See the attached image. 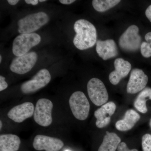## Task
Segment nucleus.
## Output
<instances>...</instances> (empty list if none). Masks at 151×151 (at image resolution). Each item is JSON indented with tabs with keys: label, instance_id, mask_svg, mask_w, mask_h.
Wrapping results in <instances>:
<instances>
[{
	"label": "nucleus",
	"instance_id": "nucleus-4",
	"mask_svg": "<svg viewBox=\"0 0 151 151\" xmlns=\"http://www.w3.org/2000/svg\"><path fill=\"white\" fill-rule=\"evenodd\" d=\"M69 104L73 116L78 120L84 121L88 118L90 104L83 92L77 91L71 94Z\"/></svg>",
	"mask_w": 151,
	"mask_h": 151
},
{
	"label": "nucleus",
	"instance_id": "nucleus-3",
	"mask_svg": "<svg viewBox=\"0 0 151 151\" xmlns=\"http://www.w3.org/2000/svg\"><path fill=\"white\" fill-rule=\"evenodd\" d=\"M41 40L40 35L35 33L20 35L13 42V53L17 57L24 55L31 48L39 44Z\"/></svg>",
	"mask_w": 151,
	"mask_h": 151
},
{
	"label": "nucleus",
	"instance_id": "nucleus-33",
	"mask_svg": "<svg viewBox=\"0 0 151 151\" xmlns=\"http://www.w3.org/2000/svg\"><path fill=\"white\" fill-rule=\"evenodd\" d=\"M66 151H69V150H66Z\"/></svg>",
	"mask_w": 151,
	"mask_h": 151
},
{
	"label": "nucleus",
	"instance_id": "nucleus-30",
	"mask_svg": "<svg viewBox=\"0 0 151 151\" xmlns=\"http://www.w3.org/2000/svg\"><path fill=\"white\" fill-rule=\"evenodd\" d=\"M39 1L40 2H43L46 1V0H40Z\"/></svg>",
	"mask_w": 151,
	"mask_h": 151
},
{
	"label": "nucleus",
	"instance_id": "nucleus-2",
	"mask_svg": "<svg viewBox=\"0 0 151 151\" xmlns=\"http://www.w3.org/2000/svg\"><path fill=\"white\" fill-rule=\"evenodd\" d=\"M49 17L44 12L28 15L18 22V31L21 34L33 33L46 24Z\"/></svg>",
	"mask_w": 151,
	"mask_h": 151
},
{
	"label": "nucleus",
	"instance_id": "nucleus-25",
	"mask_svg": "<svg viewBox=\"0 0 151 151\" xmlns=\"http://www.w3.org/2000/svg\"><path fill=\"white\" fill-rule=\"evenodd\" d=\"M145 15L149 21L151 22V5L149 6L145 12Z\"/></svg>",
	"mask_w": 151,
	"mask_h": 151
},
{
	"label": "nucleus",
	"instance_id": "nucleus-32",
	"mask_svg": "<svg viewBox=\"0 0 151 151\" xmlns=\"http://www.w3.org/2000/svg\"><path fill=\"white\" fill-rule=\"evenodd\" d=\"M150 128L151 129V119H150Z\"/></svg>",
	"mask_w": 151,
	"mask_h": 151
},
{
	"label": "nucleus",
	"instance_id": "nucleus-10",
	"mask_svg": "<svg viewBox=\"0 0 151 151\" xmlns=\"http://www.w3.org/2000/svg\"><path fill=\"white\" fill-rule=\"evenodd\" d=\"M63 146L60 139L43 135L36 136L33 142V147L37 151H59Z\"/></svg>",
	"mask_w": 151,
	"mask_h": 151
},
{
	"label": "nucleus",
	"instance_id": "nucleus-31",
	"mask_svg": "<svg viewBox=\"0 0 151 151\" xmlns=\"http://www.w3.org/2000/svg\"><path fill=\"white\" fill-rule=\"evenodd\" d=\"M2 58L1 55V56H0V63H1Z\"/></svg>",
	"mask_w": 151,
	"mask_h": 151
},
{
	"label": "nucleus",
	"instance_id": "nucleus-17",
	"mask_svg": "<svg viewBox=\"0 0 151 151\" xmlns=\"http://www.w3.org/2000/svg\"><path fill=\"white\" fill-rule=\"evenodd\" d=\"M21 140L18 136L12 134L0 136V150L3 151H17L19 148Z\"/></svg>",
	"mask_w": 151,
	"mask_h": 151
},
{
	"label": "nucleus",
	"instance_id": "nucleus-11",
	"mask_svg": "<svg viewBox=\"0 0 151 151\" xmlns=\"http://www.w3.org/2000/svg\"><path fill=\"white\" fill-rule=\"evenodd\" d=\"M148 78L142 69L134 68L132 70L127 85V92L134 94L142 91L147 84Z\"/></svg>",
	"mask_w": 151,
	"mask_h": 151
},
{
	"label": "nucleus",
	"instance_id": "nucleus-6",
	"mask_svg": "<svg viewBox=\"0 0 151 151\" xmlns=\"http://www.w3.org/2000/svg\"><path fill=\"white\" fill-rule=\"evenodd\" d=\"M87 89L90 100L96 106H102L108 101V91L105 84L99 78L90 79L87 84Z\"/></svg>",
	"mask_w": 151,
	"mask_h": 151
},
{
	"label": "nucleus",
	"instance_id": "nucleus-23",
	"mask_svg": "<svg viewBox=\"0 0 151 151\" xmlns=\"http://www.w3.org/2000/svg\"><path fill=\"white\" fill-rule=\"evenodd\" d=\"M118 151H138L137 149L130 150L125 142H121L118 147Z\"/></svg>",
	"mask_w": 151,
	"mask_h": 151
},
{
	"label": "nucleus",
	"instance_id": "nucleus-13",
	"mask_svg": "<svg viewBox=\"0 0 151 151\" xmlns=\"http://www.w3.org/2000/svg\"><path fill=\"white\" fill-rule=\"evenodd\" d=\"M116 106L113 102H108L95 111L94 116L97 119L96 126L102 129L108 126L111 122V117L116 111Z\"/></svg>",
	"mask_w": 151,
	"mask_h": 151
},
{
	"label": "nucleus",
	"instance_id": "nucleus-8",
	"mask_svg": "<svg viewBox=\"0 0 151 151\" xmlns=\"http://www.w3.org/2000/svg\"><path fill=\"white\" fill-rule=\"evenodd\" d=\"M51 78V75L47 69H41L31 79L22 84L21 86L22 92L25 94L36 92L46 86Z\"/></svg>",
	"mask_w": 151,
	"mask_h": 151
},
{
	"label": "nucleus",
	"instance_id": "nucleus-24",
	"mask_svg": "<svg viewBox=\"0 0 151 151\" xmlns=\"http://www.w3.org/2000/svg\"><path fill=\"white\" fill-rule=\"evenodd\" d=\"M8 84L5 81V78L2 76H0V91H3L6 89Z\"/></svg>",
	"mask_w": 151,
	"mask_h": 151
},
{
	"label": "nucleus",
	"instance_id": "nucleus-9",
	"mask_svg": "<svg viewBox=\"0 0 151 151\" xmlns=\"http://www.w3.org/2000/svg\"><path fill=\"white\" fill-rule=\"evenodd\" d=\"M37 59L35 52H28L21 56L17 57L12 60L10 68L11 71L19 74H24L31 70Z\"/></svg>",
	"mask_w": 151,
	"mask_h": 151
},
{
	"label": "nucleus",
	"instance_id": "nucleus-7",
	"mask_svg": "<svg viewBox=\"0 0 151 151\" xmlns=\"http://www.w3.org/2000/svg\"><path fill=\"white\" fill-rule=\"evenodd\" d=\"M53 103L45 98L38 100L35 108L34 119L36 123L42 127H47L52 122V111Z\"/></svg>",
	"mask_w": 151,
	"mask_h": 151
},
{
	"label": "nucleus",
	"instance_id": "nucleus-22",
	"mask_svg": "<svg viewBox=\"0 0 151 151\" xmlns=\"http://www.w3.org/2000/svg\"><path fill=\"white\" fill-rule=\"evenodd\" d=\"M143 151H151V135L146 134L142 138Z\"/></svg>",
	"mask_w": 151,
	"mask_h": 151
},
{
	"label": "nucleus",
	"instance_id": "nucleus-29",
	"mask_svg": "<svg viewBox=\"0 0 151 151\" xmlns=\"http://www.w3.org/2000/svg\"><path fill=\"white\" fill-rule=\"evenodd\" d=\"M0 124H1V126H0V128H1V129L2 127V122L1 121H0Z\"/></svg>",
	"mask_w": 151,
	"mask_h": 151
},
{
	"label": "nucleus",
	"instance_id": "nucleus-20",
	"mask_svg": "<svg viewBox=\"0 0 151 151\" xmlns=\"http://www.w3.org/2000/svg\"><path fill=\"white\" fill-rule=\"evenodd\" d=\"M120 2V0H93L92 4L95 10L103 12L115 6Z\"/></svg>",
	"mask_w": 151,
	"mask_h": 151
},
{
	"label": "nucleus",
	"instance_id": "nucleus-12",
	"mask_svg": "<svg viewBox=\"0 0 151 151\" xmlns=\"http://www.w3.org/2000/svg\"><path fill=\"white\" fill-rule=\"evenodd\" d=\"M35 108L32 103L26 102L12 108L8 113V117L15 122L22 123L34 115Z\"/></svg>",
	"mask_w": 151,
	"mask_h": 151
},
{
	"label": "nucleus",
	"instance_id": "nucleus-21",
	"mask_svg": "<svg viewBox=\"0 0 151 151\" xmlns=\"http://www.w3.org/2000/svg\"><path fill=\"white\" fill-rule=\"evenodd\" d=\"M145 39L146 42H144L141 45V53L144 57L148 58L151 56V32L146 35Z\"/></svg>",
	"mask_w": 151,
	"mask_h": 151
},
{
	"label": "nucleus",
	"instance_id": "nucleus-27",
	"mask_svg": "<svg viewBox=\"0 0 151 151\" xmlns=\"http://www.w3.org/2000/svg\"><path fill=\"white\" fill-rule=\"evenodd\" d=\"M25 2L27 4H31L32 5L35 6L38 4L39 1L38 0H25Z\"/></svg>",
	"mask_w": 151,
	"mask_h": 151
},
{
	"label": "nucleus",
	"instance_id": "nucleus-1",
	"mask_svg": "<svg viewBox=\"0 0 151 151\" xmlns=\"http://www.w3.org/2000/svg\"><path fill=\"white\" fill-rule=\"evenodd\" d=\"M74 29L76 34L73 43L78 49L85 50L91 48L97 42V30L90 22L84 19L78 20L74 24Z\"/></svg>",
	"mask_w": 151,
	"mask_h": 151
},
{
	"label": "nucleus",
	"instance_id": "nucleus-5",
	"mask_svg": "<svg viewBox=\"0 0 151 151\" xmlns=\"http://www.w3.org/2000/svg\"><path fill=\"white\" fill-rule=\"evenodd\" d=\"M139 28L132 25L127 28L119 40L120 47L127 52H135L141 47L142 37L139 34Z\"/></svg>",
	"mask_w": 151,
	"mask_h": 151
},
{
	"label": "nucleus",
	"instance_id": "nucleus-16",
	"mask_svg": "<svg viewBox=\"0 0 151 151\" xmlns=\"http://www.w3.org/2000/svg\"><path fill=\"white\" fill-rule=\"evenodd\" d=\"M140 119V116L134 110L130 109L125 113L124 119L116 122V128L121 132L131 130Z\"/></svg>",
	"mask_w": 151,
	"mask_h": 151
},
{
	"label": "nucleus",
	"instance_id": "nucleus-18",
	"mask_svg": "<svg viewBox=\"0 0 151 151\" xmlns=\"http://www.w3.org/2000/svg\"><path fill=\"white\" fill-rule=\"evenodd\" d=\"M121 143V138L116 134L106 132L98 151H116Z\"/></svg>",
	"mask_w": 151,
	"mask_h": 151
},
{
	"label": "nucleus",
	"instance_id": "nucleus-19",
	"mask_svg": "<svg viewBox=\"0 0 151 151\" xmlns=\"http://www.w3.org/2000/svg\"><path fill=\"white\" fill-rule=\"evenodd\" d=\"M148 100H151V88L146 87L141 91L136 98L134 102L135 108L139 112L146 113L148 111L146 102Z\"/></svg>",
	"mask_w": 151,
	"mask_h": 151
},
{
	"label": "nucleus",
	"instance_id": "nucleus-14",
	"mask_svg": "<svg viewBox=\"0 0 151 151\" xmlns=\"http://www.w3.org/2000/svg\"><path fill=\"white\" fill-rule=\"evenodd\" d=\"M114 66L115 70L110 73L109 78L111 84L116 85L129 74L132 69V65L129 61L118 58L114 61Z\"/></svg>",
	"mask_w": 151,
	"mask_h": 151
},
{
	"label": "nucleus",
	"instance_id": "nucleus-34",
	"mask_svg": "<svg viewBox=\"0 0 151 151\" xmlns=\"http://www.w3.org/2000/svg\"></svg>",
	"mask_w": 151,
	"mask_h": 151
},
{
	"label": "nucleus",
	"instance_id": "nucleus-26",
	"mask_svg": "<svg viewBox=\"0 0 151 151\" xmlns=\"http://www.w3.org/2000/svg\"><path fill=\"white\" fill-rule=\"evenodd\" d=\"M59 1L63 4L69 5L75 1V0H59Z\"/></svg>",
	"mask_w": 151,
	"mask_h": 151
},
{
	"label": "nucleus",
	"instance_id": "nucleus-15",
	"mask_svg": "<svg viewBox=\"0 0 151 151\" xmlns=\"http://www.w3.org/2000/svg\"><path fill=\"white\" fill-rule=\"evenodd\" d=\"M96 51L99 56L105 60L115 57L119 53L116 42L112 39L97 40Z\"/></svg>",
	"mask_w": 151,
	"mask_h": 151
},
{
	"label": "nucleus",
	"instance_id": "nucleus-28",
	"mask_svg": "<svg viewBox=\"0 0 151 151\" xmlns=\"http://www.w3.org/2000/svg\"><path fill=\"white\" fill-rule=\"evenodd\" d=\"M8 2L11 5H15L19 2L18 0H8Z\"/></svg>",
	"mask_w": 151,
	"mask_h": 151
}]
</instances>
